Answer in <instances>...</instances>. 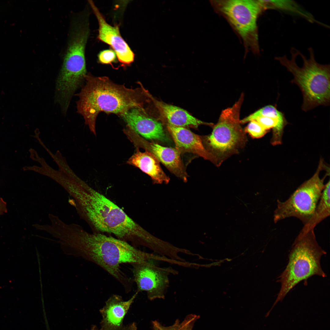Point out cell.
Wrapping results in <instances>:
<instances>
[{
  "label": "cell",
  "mask_w": 330,
  "mask_h": 330,
  "mask_svg": "<svg viewBox=\"0 0 330 330\" xmlns=\"http://www.w3.org/2000/svg\"><path fill=\"white\" fill-rule=\"evenodd\" d=\"M244 97L242 93L232 107L223 110L217 123L213 125L211 133L204 137V145L212 156L213 163L217 167L238 153L247 141L240 119Z\"/></svg>",
  "instance_id": "6"
},
{
  "label": "cell",
  "mask_w": 330,
  "mask_h": 330,
  "mask_svg": "<svg viewBox=\"0 0 330 330\" xmlns=\"http://www.w3.org/2000/svg\"><path fill=\"white\" fill-rule=\"evenodd\" d=\"M199 318V316L195 314L187 316L180 323L179 330H192L195 322Z\"/></svg>",
  "instance_id": "23"
},
{
  "label": "cell",
  "mask_w": 330,
  "mask_h": 330,
  "mask_svg": "<svg viewBox=\"0 0 330 330\" xmlns=\"http://www.w3.org/2000/svg\"><path fill=\"white\" fill-rule=\"evenodd\" d=\"M84 242L85 257L113 277L127 292L131 290L134 281L121 270V264L162 259L161 256L142 251L127 241L101 233L86 235Z\"/></svg>",
  "instance_id": "2"
},
{
  "label": "cell",
  "mask_w": 330,
  "mask_h": 330,
  "mask_svg": "<svg viewBox=\"0 0 330 330\" xmlns=\"http://www.w3.org/2000/svg\"><path fill=\"white\" fill-rule=\"evenodd\" d=\"M137 292L127 300L125 301L119 295L113 294L105 302L100 310L102 316L101 330H119L124 326V318L137 296Z\"/></svg>",
  "instance_id": "14"
},
{
  "label": "cell",
  "mask_w": 330,
  "mask_h": 330,
  "mask_svg": "<svg viewBox=\"0 0 330 330\" xmlns=\"http://www.w3.org/2000/svg\"><path fill=\"white\" fill-rule=\"evenodd\" d=\"M320 162L313 176L302 184L286 200H278L274 211L273 221L277 223L287 218L294 217L305 224L313 213L325 187L326 176L321 179L320 172L324 166Z\"/></svg>",
  "instance_id": "7"
},
{
  "label": "cell",
  "mask_w": 330,
  "mask_h": 330,
  "mask_svg": "<svg viewBox=\"0 0 330 330\" xmlns=\"http://www.w3.org/2000/svg\"><path fill=\"white\" fill-rule=\"evenodd\" d=\"M167 128L173 139L175 148L180 154L193 153L213 163V157L204 147L202 137L186 128L167 125Z\"/></svg>",
  "instance_id": "15"
},
{
  "label": "cell",
  "mask_w": 330,
  "mask_h": 330,
  "mask_svg": "<svg viewBox=\"0 0 330 330\" xmlns=\"http://www.w3.org/2000/svg\"><path fill=\"white\" fill-rule=\"evenodd\" d=\"M244 130V132L248 133L253 138H260L263 136L267 130L258 122L255 120L249 121Z\"/></svg>",
  "instance_id": "21"
},
{
  "label": "cell",
  "mask_w": 330,
  "mask_h": 330,
  "mask_svg": "<svg viewBox=\"0 0 330 330\" xmlns=\"http://www.w3.org/2000/svg\"><path fill=\"white\" fill-rule=\"evenodd\" d=\"M308 50V59L294 48L291 51V59L285 55L275 58L293 75L291 82L302 92V108L305 112L320 105L328 106L330 102V65L318 63L313 49Z\"/></svg>",
  "instance_id": "4"
},
{
  "label": "cell",
  "mask_w": 330,
  "mask_h": 330,
  "mask_svg": "<svg viewBox=\"0 0 330 330\" xmlns=\"http://www.w3.org/2000/svg\"><path fill=\"white\" fill-rule=\"evenodd\" d=\"M90 330H101L95 325H92ZM119 330H137L136 324L134 323H130L126 326H124L121 329Z\"/></svg>",
  "instance_id": "25"
},
{
  "label": "cell",
  "mask_w": 330,
  "mask_h": 330,
  "mask_svg": "<svg viewBox=\"0 0 330 330\" xmlns=\"http://www.w3.org/2000/svg\"><path fill=\"white\" fill-rule=\"evenodd\" d=\"M150 262L132 264L136 292H146L150 300L164 299L169 285V276L178 274V272L171 267H160Z\"/></svg>",
  "instance_id": "10"
},
{
  "label": "cell",
  "mask_w": 330,
  "mask_h": 330,
  "mask_svg": "<svg viewBox=\"0 0 330 330\" xmlns=\"http://www.w3.org/2000/svg\"><path fill=\"white\" fill-rule=\"evenodd\" d=\"M265 9H276L290 11L299 14L310 22L314 20L312 16L302 9L293 1L290 0H263Z\"/></svg>",
  "instance_id": "20"
},
{
  "label": "cell",
  "mask_w": 330,
  "mask_h": 330,
  "mask_svg": "<svg viewBox=\"0 0 330 330\" xmlns=\"http://www.w3.org/2000/svg\"><path fill=\"white\" fill-rule=\"evenodd\" d=\"M254 120L258 122L267 130L272 129V144L274 145L281 143L284 128L287 123L283 113L275 106L270 105L266 116L258 117Z\"/></svg>",
  "instance_id": "18"
},
{
  "label": "cell",
  "mask_w": 330,
  "mask_h": 330,
  "mask_svg": "<svg viewBox=\"0 0 330 330\" xmlns=\"http://www.w3.org/2000/svg\"><path fill=\"white\" fill-rule=\"evenodd\" d=\"M326 254L318 244L314 230L299 233L292 244L286 267L278 277L281 288L270 310L301 281L314 275L326 277L320 263L322 256Z\"/></svg>",
  "instance_id": "5"
},
{
  "label": "cell",
  "mask_w": 330,
  "mask_h": 330,
  "mask_svg": "<svg viewBox=\"0 0 330 330\" xmlns=\"http://www.w3.org/2000/svg\"><path fill=\"white\" fill-rule=\"evenodd\" d=\"M7 211L6 203L2 198H0V215L6 213Z\"/></svg>",
  "instance_id": "26"
},
{
  "label": "cell",
  "mask_w": 330,
  "mask_h": 330,
  "mask_svg": "<svg viewBox=\"0 0 330 330\" xmlns=\"http://www.w3.org/2000/svg\"><path fill=\"white\" fill-rule=\"evenodd\" d=\"M145 112V109L135 108L121 117L127 126L139 135L148 139L167 141L168 139L162 124Z\"/></svg>",
  "instance_id": "13"
},
{
  "label": "cell",
  "mask_w": 330,
  "mask_h": 330,
  "mask_svg": "<svg viewBox=\"0 0 330 330\" xmlns=\"http://www.w3.org/2000/svg\"><path fill=\"white\" fill-rule=\"evenodd\" d=\"M125 133L135 145L152 153L176 176L184 182L187 180L188 175L181 160V154L175 148L149 142L130 128L127 129Z\"/></svg>",
  "instance_id": "11"
},
{
  "label": "cell",
  "mask_w": 330,
  "mask_h": 330,
  "mask_svg": "<svg viewBox=\"0 0 330 330\" xmlns=\"http://www.w3.org/2000/svg\"><path fill=\"white\" fill-rule=\"evenodd\" d=\"M212 3L232 25L247 48L258 52L257 21L265 10L261 0H216Z\"/></svg>",
  "instance_id": "8"
},
{
  "label": "cell",
  "mask_w": 330,
  "mask_h": 330,
  "mask_svg": "<svg viewBox=\"0 0 330 330\" xmlns=\"http://www.w3.org/2000/svg\"><path fill=\"white\" fill-rule=\"evenodd\" d=\"M161 116L172 126L186 128H197L201 125L213 126V123L204 122L180 107L157 100L151 97Z\"/></svg>",
  "instance_id": "16"
},
{
  "label": "cell",
  "mask_w": 330,
  "mask_h": 330,
  "mask_svg": "<svg viewBox=\"0 0 330 330\" xmlns=\"http://www.w3.org/2000/svg\"><path fill=\"white\" fill-rule=\"evenodd\" d=\"M87 23L83 13L76 15L72 20L68 48L59 72L69 81L79 80L87 74L85 57L89 33Z\"/></svg>",
  "instance_id": "9"
},
{
  "label": "cell",
  "mask_w": 330,
  "mask_h": 330,
  "mask_svg": "<svg viewBox=\"0 0 330 330\" xmlns=\"http://www.w3.org/2000/svg\"><path fill=\"white\" fill-rule=\"evenodd\" d=\"M84 82L79 92L75 95L78 97L77 112L95 135L96 119L100 112L121 117L133 108L144 109L145 98L150 96L141 85L140 87L129 88L114 82L106 76L96 77L88 73Z\"/></svg>",
  "instance_id": "1"
},
{
  "label": "cell",
  "mask_w": 330,
  "mask_h": 330,
  "mask_svg": "<svg viewBox=\"0 0 330 330\" xmlns=\"http://www.w3.org/2000/svg\"><path fill=\"white\" fill-rule=\"evenodd\" d=\"M180 323L179 320H176L173 324L169 326H164L155 320L152 321L153 330H179Z\"/></svg>",
  "instance_id": "24"
},
{
  "label": "cell",
  "mask_w": 330,
  "mask_h": 330,
  "mask_svg": "<svg viewBox=\"0 0 330 330\" xmlns=\"http://www.w3.org/2000/svg\"><path fill=\"white\" fill-rule=\"evenodd\" d=\"M137 149L128 159L127 163L138 168L148 175L154 183H168L170 178L162 169L156 158L148 152H142Z\"/></svg>",
  "instance_id": "17"
},
{
  "label": "cell",
  "mask_w": 330,
  "mask_h": 330,
  "mask_svg": "<svg viewBox=\"0 0 330 330\" xmlns=\"http://www.w3.org/2000/svg\"><path fill=\"white\" fill-rule=\"evenodd\" d=\"M88 2L98 21V39L113 49L121 63L124 65H130L134 61V54L121 36L119 27L118 25L112 26L108 24L93 2L92 0Z\"/></svg>",
  "instance_id": "12"
},
{
  "label": "cell",
  "mask_w": 330,
  "mask_h": 330,
  "mask_svg": "<svg viewBox=\"0 0 330 330\" xmlns=\"http://www.w3.org/2000/svg\"><path fill=\"white\" fill-rule=\"evenodd\" d=\"M330 181L325 184L319 200L314 212L300 233H305L314 230L316 226L330 215Z\"/></svg>",
  "instance_id": "19"
},
{
  "label": "cell",
  "mask_w": 330,
  "mask_h": 330,
  "mask_svg": "<svg viewBox=\"0 0 330 330\" xmlns=\"http://www.w3.org/2000/svg\"><path fill=\"white\" fill-rule=\"evenodd\" d=\"M116 55L114 50L108 49L103 50L98 55V60L103 64H111L116 59Z\"/></svg>",
  "instance_id": "22"
},
{
  "label": "cell",
  "mask_w": 330,
  "mask_h": 330,
  "mask_svg": "<svg viewBox=\"0 0 330 330\" xmlns=\"http://www.w3.org/2000/svg\"><path fill=\"white\" fill-rule=\"evenodd\" d=\"M85 205L90 221L99 232L112 234L117 238L150 248L155 237L103 195L88 187Z\"/></svg>",
  "instance_id": "3"
}]
</instances>
